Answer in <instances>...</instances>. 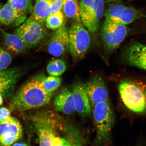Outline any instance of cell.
<instances>
[{
    "mask_svg": "<svg viewBox=\"0 0 146 146\" xmlns=\"http://www.w3.org/2000/svg\"><path fill=\"white\" fill-rule=\"evenodd\" d=\"M41 146H71L72 144L61 136L67 131L62 120L50 111H43L31 118Z\"/></svg>",
    "mask_w": 146,
    "mask_h": 146,
    "instance_id": "obj_1",
    "label": "cell"
},
{
    "mask_svg": "<svg viewBox=\"0 0 146 146\" xmlns=\"http://www.w3.org/2000/svg\"><path fill=\"white\" fill-rule=\"evenodd\" d=\"M54 94L44 90L36 76L18 89L12 98L11 105L13 109L19 111L39 108L50 103Z\"/></svg>",
    "mask_w": 146,
    "mask_h": 146,
    "instance_id": "obj_2",
    "label": "cell"
},
{
    "mask_svg": "<svg viewBox=\"0 0 146 146\" xmlns=\"http://www.w3.org/2000/svg\"><path fill=\"white\" fill-rule=\"evenodd\" d=\"M118 91L122 102L129 110L146 115V83L126 79L120 82Z\"/></svg>",
    "mask_w": 146,
    "mask_h": 146,
    "instance_id": "obj_3",
    "label": "cell"
},
{
    "mask_svg": "<svg viewBox=\"0 0 146 146\" xmlns=\"http://www.w3.org/2000/svg\"><path fill=\"white\" fill-rule=\"evenodd\" d=\"M93 115L96 130L95 143L98 145H108L111 141L115 116L110 101L96 104Z\"/></svg>",
    "mask_w": 146,
    "mask_h": 146,
    "instance_id": "obj_4",
    "label": "cell"
},
{
    "mask_svg": "<svg viewBox=\"0 0 146 146\" xmlns=\"http://www.w3.org/2000/svg\"><path fill=\"white\" fill-rule=\"evenodd\" d=\"M85 27L81 21H75L69 30V50L74 60L83 58L90 46V36Z\"/></svg>",
    "mask_w": 146,
    "mask_h": 146,
    "instance_id": "obj_5",
    "label": "cell"
},
{
    "mask_svg": "<svg viewBox=\"0 0 146 146\" xmlns=\"http://www.w3.org/2000/svg\"><path fill=\"white\" fill-rule=\"evenodd\" d=\"M44 23L29 17L15 29L14 33L19 36L28 48L41 44L48 35Z\"/></svg>",
    "mask_w": 146,
    "mask_h": 146,
    "instance_id": "obj_6",
    "label": "cell"
},
{
    "mask_svg": "<svg viewBox=\"0 0 146 146\" xmlns=\"http://www.w3.org/2000/svg\"><path fill=\"white\" fill-rule=\"evenodd\" d=\"M128 32L126 25L105 20L101 32L105 48L109 51L115 50L126 37Z\"/></svg>",
    "mask_w": 146,
    "mask_h": 146,
    "instance_id": "obj_7",
    "label": "cell"
},
{
    "mask_svg": "<svg viewBox=\"0 0 146 146\" xmlns=\"http://www.w3.org/2000/svg\"><path fill=\"white\" fill-rule=\"evenodd\" d=\"M104 14L105 20L125 25L133 22L140 16L136 9L120 4L111 5Z\"/></svg>",
    "mask_w": 146,
    "mask_h": 146,
    "instance_id": "obj_8",
    "label": "cell"
},
{
    "mask_svg": "<svg viewBox=\"0 0 146 146\" xmlns=\"http://www.w3.org/2000/svg\"><path fill=\"white\" fill-rule=\"evenodd\" d=\"M23 133L22 127L19 121L11 116L0 123V145H12L21 138Z\"/></svg>",
    "mask_w": 146,
    "mask_h": 146,
    "instance_id": "obj_9",
    "label": "cell"
},
{
    "mask_svg": "<svg viewBox=\"0 0 146 146\" xmlns=\"http://www.w3.org/2000/svg\"><path fill=\"white\" fill-rule=\"evenodd\" d=\"M91 107L98 103L109 101L108 90L104 80L96 76L85 84Z\"/></svg>",
    "mask_w": 146,
    "mask_h": 146,
    "instance_id": "obj_10",
    "label": "cell"
},
{
    "mask_svg": "<svg viewBox=\"0 0 146 146\" xmlns=\"http://www.w3.org/2000/svg\"><path fill=\"white\" fill-rule=\"evenodd\" d=\"M48 50L52 56L59 57L69 49V30L65 23L53 34L48 43Z\"/></svg>",
    "mask_w": 146,
    "mask_h": 146,
    "instance_id": "obj_11",
    "label": "cell"
},
{
    "mask_svg": "<svg viewBox=\"0 0 146 146\" xmlns=\"http://www.w3.org/2000/svg\"><path fill=\"white\" fill-rule=\"evenodd\" d=\"M25 71L21 67H16L0 71V93L3 98L12 94L16 83Z\"/></svg>",
    "mask_w": 146,
    "mask_h": 146,
    "instance_id": "obj_12",
    "label": "cell"
},
{
    "mask_svg": "<svg viewBox=\"0 0 146 146\" xmlns=\"http://www.w3.org/2000/svg\"><path fill=\"white\" fill-rule=\"evenodd\" d=\"M76 111L82 118L89 115L91 113V106L86 88L85 84L78 83L73 87Z\"/></svg>",
    "mask_w": 146,
    "mask_h": 146,
    "instance_id": "obj_13",
    "label": "cell"
},
{
    "mask_svg": "<svg viewBox=\"0 0 146 146\" xmlns=\"http://www.w3.org/2000/svg\"><path fill=\"white\" fill-rule=\"evenodd\" d=\"M125 55L129 65L146 70V45L136 42L131 44Z\"/></svg>",
    "mask_w": 146,
    "mask_h": 146,
    "instance_id": "obj_14",
    "label": "cell"
},
{
    "mask_svg": "<svg viewBox=\"0 0 146 146\" xmlns=\"http://www.w3.org/2000/svg\"><path fill=\"white\" fill-rule=\"evenodd\" d=\"M54 106L58 112L71 115L76 111L72 92L67 89L62 90L54 98Z\"/></svg>",
    "mask_w": 146,
    "mask_h": 146,
    "instance_id": "obj_15",
    "label": "cell"
},
{
    "mask_svg": "<svg viewBox=\"0 0 146 146\" xmlns=\"http://www.w3.org/2000/svg\"><path fill=\"white\" fill-rule=\"evenodd\" d=\"M27 15L17 11L8 2L0 10V23L5 25L17 27L26 21Z\"/></svg>",
    "mask_w": 146,
    "mask_h": 146,
    "instance_id": "obj_16",
    "label": "cell"
},
{
    "mask_svg": "<svg viewBox=\"0 0 146 146\" xmlns=\"http://www.w3.org/2000/svg\"><path fill=\"white\" fill-rule=\"evenodd\" d=\"M1 31L3 43L10 52L19 54L25 52L28 49L23 40L17 35L9 33L2 29Z\"/></svg>",
    "mask_w": 146,
    "mask_h": 146,
    "instance_id": "obj_17",
    "label": "cell"
},
{
    "mask_svg": "<svg viewBox=\"0 0 146 146\" xmlns=\"http://www.w3.org/2000/svg\"><path fill=\"white\" fill-rule=\"evenodd\" d=\"M104 1L96 0L95 6L85 27L91 33L94 34L99 29L100 20L104 14Z\"/></svg>",
    "mask_w": 146,
    "mask_h": 146,
    "instance_id": "obj_18",
    "label": "cell"
},
{
    "mask_svg": "<svg viewBox=\"0 0 146 146\" xmlns=\"http://www.w3.org/2000/svg\"><path fill=\"white\" fill-rule=\"evenodd\" d=\"M53 0H36L30 17L45 23L47 18L52 14Z\"/></svg>",
    "mask_w": 146,
    "mask_h": 146,
    "instance_id": "obj_19",
    "label": "cell"
},
{
    "mask_svg": "<svg viewBox=\"0 0 146 146\" xmlns=\"http://www.w3.org/2000/svg\"><path fill=\"white\" fill-rule=\"evenodd\" d=\"M63 10L66 17L72 19L73 21H81L80 7L77 0H62Z\"/></svg>",
    "mask_w": 146,
    "mask_h": 146,
    "instance_id": "obj_20",
    "label": "cell"
},
{
    "mask_svg": "<svg viewBox=\"0 0 146 146\" xmlns=\"http://www.w3.org/2000/svg\"><path fill=\"white\" fill-rule=\"evenodd\" d=\"M36 76L43 88L47 92H54L61 84L62 79L58 76H46L43 74Z\"/></svg>",
    "mask_w": 146,
    "mask_h": 146,
    "instance_id": "obj_21",
    "label": "cell"
},
{
    "mask_svg": "<svg viewBox=\"0 0 146 146\" xmlns=\"http://www.w3.org/2000/svg\"><path fill=\"white\" fill-rule=\"evenodd\" d=\"M96 0H80L79 7L81 21L84 26L87 22L95 6Z\"/></svg>",
    "mask_w": 146,
    "mask_h": 146,
    "instance_id": "obj_22",
    "label": "cell"
},
{
    "mask_svg": "<svg viewBox=\"0 0 146 146\" xmlns=\"http://www.w3.org/2000/svg\"><path fill=\"white\" fill-rule=\"evenodd\" d=\"M66 64L61 59L52 60L48 64L47 72L49 75L54 76H61L66 70Z\"/></svg>",
    "mask_w": 146,
    "mask_h": 146,
    "instance_id": "obj_23",
    "label": "cell"
},
{
    "mask_svg": "<svg viewBox=\"0 0 146 146\" xmlns=\"http://www.w3.org/2000/svg\"><path fill=\"white\" fill-rule=\"evenodd\" d=\"M64 23V16L61 11L50 14L45 21L47 28L54 30L59 29Z\"/></svg>",
    "mask_w": 146,
    "mask_h": 146,
    "instance_id": "obj_24",
    "label": "cell"
},
{
    "mask_svg": "<svg viewBox=\"0 0 146 146\" xmlns=\"http://www.w3.org/2000/svg\"><path fill=\"white\" fill-rule=\"evenodd\" d=\"M8 2L17 11L27 15L33 10L32 0H8Z\"/></svg>",
    "mask_w": 146,
    "mask_h": 146,
    "instance_id": "obj_25",
    "label": "cell"
},
{
    "mask_svg": "<svg viewBox=\"0 0 146 146\" xmlns=\"http://www.w3.org/2000/svg\"><path fill=\"white\" fill-rule=\"evenodd\" d=\"M12 57L5 49L0 46V71L6 70L11 63Z\"/></svg>",
    "mask_w": 146,
    "mask_h": 146,
    "instance_id": "obj_26",
    "label": "cell"
},
{
    "mask_svg": "<svg viewBox=\"0 0 146 146\" xmlns=\"http://www.w3.org/2000/svg\"><path fill=\"white\" fill-rule=\"evenodd\" d=\"M10 111L6 108H0V123L5 121L11 117Z\"/></svg>",
    "mask_w": 146,
    "mask_h": 146,
    "instance_id": "obj_27",
    "label": "cell"
},
{
    "mask_svg": "<svg viewBox=\"0 0 146 146\" xmlns=\"http://www.w3.org/2000/svg\"><path fill=\"white\" fill-rule=\"evenodd\" d=\"M63 5L62 0H53L52 5V13L61 11Z\"/></svg>",
    "mask_w": 146,
    "mask_h": 146,
    "instance_id": "obj_28",
    "label": "cell"
},
{
    "mask_svg": "<svg viewBox=\"0 0 146 146\" xmlns=\"http://www.w3.org/2000/svg\"><path fill=\"white\" fill-rule=\"evenodd\" d=\"M12 145L13 146H26L27 145L23 142H18V143H15Z\"/></svg>",
    "mask_w": 146,
    "mask_h": 146,
    "instance_id": "obj_29",
    "label": "cell"
},
{
    "mask_svg": "<svg viewBox=\"0 0 146 146\" xmlns=\"http://www.w3.org/2000/svg\"><path fill=\"white\" fill-rule=\"evenodd\" d=\"M3 97L0 93V106L3 105Z\"/></svg>",
    "mask_w": 146,
    "mask_h": 146,
    "instance_id": "obj_30",
    "label": "cell"
},
{
    "mask_svg": "<svg viewBox=\"0 0 146 146\" xmlns=\"http://www.w3.org/2000/svg\"><path fill=\"white\" fill-rule=\"evenodd\" d=\"M106 1L108 2H111L115 1L117 0H106Z\"/></svg>",
    "mask_w": 146,
    "mask_h": 146,
    "instance_id": "obj_31",
    "label": "cell"
},
{
    "mask_svg": "<svg viewBox=\"0 0 146 146\" xmlns=\"http://www.w3.org/2000/svg\"><path fill=\"white\" fill-rule=\"evenodd\" d=\"M2 7V5L1 4V3H0V10H1V8Z\"/></svg>",
    "mask_w": 146,
    "mask_h": 146,
    "instance_id": "obj_32",
    "label": "cell"
}]
</instances>
